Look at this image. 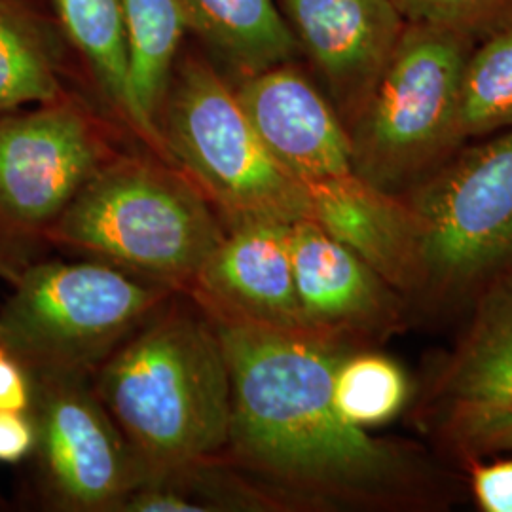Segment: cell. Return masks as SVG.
<instances>
[{"instance_id": "cell-28", "label": "cell", "mask_w": 512, "mask_h": 512, "mask_svg": "<svg viewBox=\"0 0 512 512\" xmlns=\"http://www.w3.org/2000/svg\"><path fill=\"white\" fill-rule=\"evenodd\" d=\"M0 505H2V499H0Z\"/></svg>"}, {"instance_id": "cell-10", "label": "cell", "mask_w": 512, "mask_h": 512, "mask_svg": "<svg viewBox=\"0 0 512 512\" xmlns=\"http://www.w3.org/2000/svg\"><path fill=\"white\" fill-rule=\"evenodd\" d=\"M302 59L346 128L384 73L406 21L391 0H277Z\"/></svg>"}, {"instance_id": "cell-21", "label": "cell", "mask_w": 512, "mask_h": 512, "mask_svg": "<svg viewBox=\"0 0 512 512\" xmlns=\"http://www.w3.org/2000/svg\"><path fill=\"white\" fill-rule=\"evenodd\" d=\"M332 397L346 420L372 427L401 412L408 399V380L395 361L353 349L336 368Z\"/></svg>"}, {"instance_id": "cell-9", "label": "cell", "mask_w": 512, "mask_h": 512, "mask_svg": "<svg viewBox=\"0 0 512 512\" xmlns=\"http://www.w3.org/2000/svg\"><path fill=\"white\" fill-rule=\"evenodd\" d=\"M35 425L33 480L48 509L118 512L145 473L82 374H29Z\"/></svg>"}, {"instance_id": "cell-16", "label": "cell", "mask_w": 512, "mask_h": 512, "mask_svg": "<svg viewBox=\"0 0 512 512\" xmlns=\"http://www.w3.org/2000/svg\"><path fill=\"white\" fill-rule=\"evenodd\" d=\"M188 31L239 78L302 61L277 0H179ZM234 80V82H236Z\"/></svg>"}, {"instance_id": "cell-13", "label": "cell", "mask_w": 512, "mask_h": 512, "mask_svg": "<svg viewBox=\"0 0 512 512\" xmlns=\"http://www.w3.org/2000/svg\"><path fill=\"white\" fill-rule=\"evenodd\" d=\"M291 256L308 329L357 346L395 323L399 304L391 285L310 217L291 226Z\"/></svg>"}, {"instance_id": "cell-4", "label": "cell", "mask_w": 512, "mask_h": 512, "mask_svg": "<svg viewBox=\"0 0 512 512\" xmlns=\"http://www.w3.org/2000/svg\"><path fill=\"white\" fill-rule=\"evenodd\" d=\"M175 293L105 260L25 264L0 308V342L29 374L92 378Z\"/></svg>"}, {"instance_id": "cell-18", "label": "cell", "mask_w": 512, "mask_h": 512, "mask_svg": "<svg viewBox=\"0 0 512 512\" xmlns=\"http://www.w3.org/2000/svg\"><path fill=\"white\" fill-rule=\"evenodd\" d=\"M63 33L27 0H0V112L52 103L63 86Z\"/></svg>"}, {"instance_id": "cell-8", "label": "cell", "mask_w": 512, "mask_h": 512, "mask_svg": "<svg viewBox=\"0 0 512 512\" xmlns=\"http://www.w3.org/2000/svg\"><path fill=\"white\" fill-rule=\"evenodd\" d=\"M118 154L109 129L71 93L0 112V255L21 270L84 184Z\"/></svg>"}, {"instance_id": "cell-19", "label": "cell", "mask_w": 512, "mask_h": 512, "mask_svg": "<svg viewBox=\"0 0 512 512\" xmlns=\"http://www.w3.org/2000/svg\"><path fill=\"white\" fill-rule=\"evenodd\" d=\"M129 42L133 95L148 124L162 133L160 112L188 31L179 0H120Z\"/></svg>"}, {"instance_id": "cell-24", "label": "cell", "mask_w": 512, "mask_h": 512, "mask_svg": "<svg viewBox=\"0 0 512 512\" xmlns=\"http://www.w3.org/2000/svg\"><path fill=\"white\" fill-rule=\"evenodd\" d=\"M471 484L484 512H512V459L492 465H473Z\"/></svg>"}, {"instance_id": "cell-27", "label": "cell", "mask_w": 512, "mask_h": 512, "mask_svg": "<svg viewBox=\"0 0 512 512\" xmlns=\"http://www.w3.org/2000/svg\"><path fill=\"white\" fill-rule=\"evenodd\" d=\"M19 268H16L14 264H10L4 256L0 255V279H4V281H8L10 285L16 281V277H18Z\"/></svg>"}, {"instance_id": "cell-26", "label": "cell", "mask_w": 512, "mask_h": 512, "mask_svg": "<svg viewBox=\"0 0 512 512\" xmlns=\"http://www.w3.org/2000/svg\"><path fill=\"white\" fill-rule=\"evenodd\" d=\"M33 448L35 425L29 412H0V463H21Z\"/></svg>"}, {"instance_id": "cell-7", "label": "cell", "mask_w": 512, "mask_h": 512, "mask_svg": "<svg viewBox=\"0 0 512 512\" xmlns=\"http://www.w3.org/2000/svg\"><path fill=\"white\" fill-rule=\"evenodd\" d=\"M406 202L421 293L454 298L512 270V129L465 143Z\"/></svg>"}, {"instance_id": "cell-2", "label": "cell", "mask_w": 512, "mask_h": 512, "mask_svg": "<svg viewBox=\"0 0 512 512\" xmlns=\"http://www.w3.org/2000/svg\"><path fill=\"white\" fill-rule=\"evenodd\" d=\"M145 482L215 463L230 437L232 380L219 332L175 293L92 374Z\"/></svg>"}, {"instance_id": "cell-1", "label": "cell", "mask_w": 512, "mask_h": 512, "mask_svg": "<svg viewBox=\"0 0 512 512\" xmlns=\"http://www.w3.org/2000/svg\"><path fill=\"white\" fill-rule=\"evenodd\" d=\"M211 321L232 380L230 437L215 463L266 511L420 503V459L370 437L334 404L336 368L357 346L315 330Z\"/></svg>"}, {"instance_id": "cell-3", "label": "cell", "mask_w": 512, "mask_h": 512, "mask_svg": "<svg viewBox=\"0 0 512 512\" xmlns=\"http://www.w3.org/2000/svg\"><path fill=\"white\" fill-rule=\"evenodd\" d=\"M226 234V222L181 169L156 154H118L46 234L184 293Z\"/></svg>"}, {"instance_id": "cell-15", "label": "cell", "mask_w": 512, "mask_h": 512, "mask_svg": "<svg viewBox=\"0 0 512 512\" xmlns=\"http://www.w3.org/2000/svg\"><path fill=\"white\" fill-rule=\"evenodd\" d=\"M55 21L86 61L97 90L118 122L148 152L171 164L164 137L145 120L133 95L126 19L120 0H52ZM173 165V164H171Z\"/></svg>"}, {"instance_id": "cell-11", "label": "cell", "mask_w": 512, "mask_h": 512, "mask_svg": "<svg viewBox=\"0 0 512 512\" xmlns=\"http://www.w3.org/2000/svg\"><path fill=\"white\" fill-rule=\"evenodd\" d=\"M291 226L268 219L226 226L224 238L184 294L211 319L310 330L294 287Z\"/></svg>"}, {"instance_id": "cell-5", "label": "cell", "mask_w": 512, "mask_h": 512, "mask_svg": "<svg viewBox=\"0 0 512 512\" xmlns=\"http://www.w3.org/2000/svg\"><path fill=\"white\" fill-rule=\"evenodd\" d=\"M473 46L458 33L406 23L384 73L349 122L357 177L403 196L465 145L461 82Z\"/></svg>"}, {"instance_id": "cell-22", "label": "cell", "mask_w": 512, "mask_h": 512, "mask_svg": "<svg viewBox=\"0 0 512 512\" xmlns=\"http://www.w3.org/2000/svg\"><path fill=\"white\" fill-rule=\"evenodd\" d=\"M410 25L452 31L480 42L512 23V0H391Z\"/></svg>"}, {"instance_id": "cell-14", "label": "cell", "mask_w": 512, "mask_h": 512, "mask_svg": "<svg viewBox=\"0 0 512 512\" xmlns=\"http://www.w3.org/2000/svg\"><path fill=\"white\" fill-rule=\"evenodd\" d=\"M306 188L310 219L391 289L418 291V228L403 196L376 188L355 173Z\"/></svg>"}, {"instance_id": "cell-6", "label": "cell", "mask_w": 512, "mask_h": 512, "mask_svg": "<svg viewBox=\"0 0 512 512\" xmlns=\"http://www.w3.org/2000/svg\"><path fill=\"white\" fill-rule=\"evenodd\" d=\"M160 129L171 164L202 190L226 226L310 217L308 188L270 154L232 82L213 63L198 55L177 61Z\"/></svg>"}, {"instance_id": "cell-25", "label": "cell", "mask_w": 512, "mask_h": 512, "mask_svg": "<svg viewBox=\"0 0 512 512\" xmlns=\"http://www.w3.org/2000/svg\"><path fill=\"white\" fill-rule=\"evenodd\" d=\"M33 384L27 368L0 342V412H29Z\"/></svg>"}, {"instance_id": "cell-17", "label": "cell", "mask_w": 512, "mask_h": 512, "mask_svg": "<svg viewBox=\"0 0 512 512\" xmlns=\"http://www.w3.org/2000/svg\"><path fill=\"white\" fill-rule=\"evenodd\" d=\"M452 404L512 401V270L484 285L473 325L442 376Z\"/></svg>"}, {"instance_id": "cell-20", "label": "cell", "mask_w": 512, "mask_h": 512, "mask_svg": "<svg viewBox=\"0 0 512 512\" xmlns=\"http://www.w3.org/2000/svg\"><path fill=\"white\" fill-rule=\"evenodd\" d=\"M459 128L465 143L512 129V23L476 42L467 57Z\"/></svg>"}, {"instance_id": "cell-12", "label": "cell", "mask_w": 512, "mask_h": 512, "mask_svg": "<svg viewBox=\"0 0 512 512\" xmlns=\"http://www.w3.org/2000/svg\"><path fill=\"white\" fill-rule=\"evenodd\" d=\"M232 86L262 143L304 186L353 173L348 128L300 61L239 78Z\"/></svg>"}, {"instance_id": "cell-23", "label": "cell", "mask_w": 512, "mask_h": 512, "mask_svg": "<svg viewBox=\"0 0 512 512\" xmlns=\"http://www.w3.org/2000/svg\"><path fill=\"white\" fill-rule=\"evenodd\" d=\"M446 429L467 454L512 450V401L452 404Z\"/></svg>"}]
</instances>
